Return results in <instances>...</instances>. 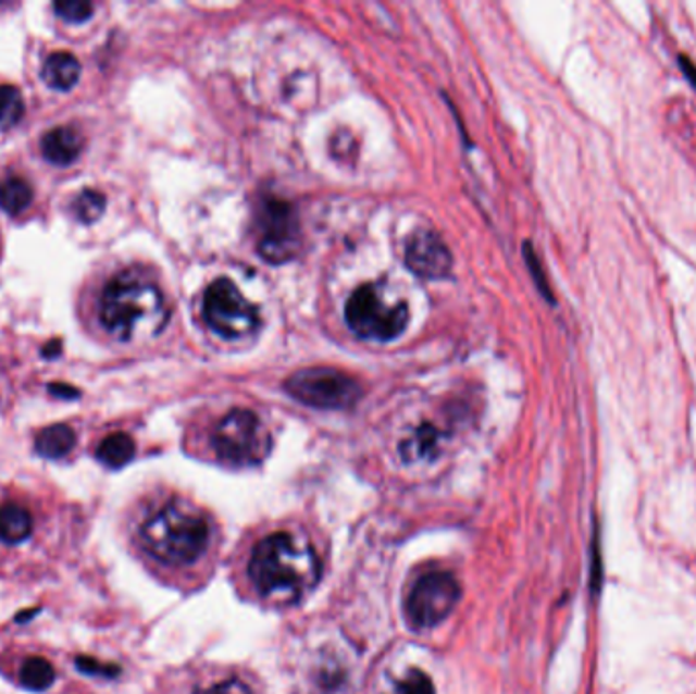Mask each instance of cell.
<instances>
[{"label":"cell","mask_w":696,"mask_h":694,"mask_svg":"<svg viewBox=\"0 0 696 694\" xmlns=\"http://www.w3.org/2000/svg\"><path fill=\"white\" fill-rule=\"evenodd\" d=\"M49 392L58 395V397H64V399H74V397H78L79 395L76 387H70V385H64V383H53V385H49Z\"/></svg>","instance_id":"obj_25"},{"label":"cell","mask_w":696,"mask_h":694,"mask_svg":"<svg viewBox=\"0 0 696 694\" xmlns=\"http://www.w3.org/2000/svg\"><path fill=\"white\" fill-rule=\"evenodd\" d=\"M194 694H254L253 689L237 677H228V679L214 680L207 686H198Z\"/></svg>","instance_id":"obj_22"},{"label":"cell","mask_w":696,"mask_h":694,"mask_svg":"<svg viewBox=\"0 0 696 694\" xmlns=\"http://www.w3.org/2000/svg\"><path fill=\"white\" fill-rule=\"evenodd\" d=\"M391 694H436L434 682L422 670H412L408 677L399 680Z\"/></svg>","instance_id":"obj_21"},{"label":"cell","mask_w":696,"mask_h":694,"mask_svg":"<svg viewBox=\"0 0 696 694\" xmlns=\"http://www.w3.org/2000/svg\"><path fill=\"white\" fill-rule=\"evenodd\" d=\"M62 352V345L55 340L53 345H49V347L44 348V355L48 357V359H53V357H58Z\"/></svg>","instance_id":"obj_26"},{"label":"cell","mask_w":696,"mask_h":694,"mask_svg":"<svg viewBox=\"0 0 696 694\" xmlns=\"http://www.w3.org/2000/svg\"><path fill=\"white\" fill-rule=\"evenodd\" d=\"M525 259H527V265L532 269V273H534V280H536V284H538L539 289H542V294L548 298V300H552V296H550V287L546 284V275H544V271H542V265H539L538 257L534 255L532 251V247L530 245H525Z\"/></svg>","instance_id":"obj_23"},{"label":"cell","mask_w":696,"mask_h":694,"mask_svg":"<svg viewBox=\"0 0 696 694\" xmlns=\"http://www.w3.org/2000/svg\"><path fill=\"white\" fill-rule=\"evenodd\" d=\"M53 11L58 13L60 18H64L65 23H86L92 13H95V4L92 2H82V0H65V2H55Z\"/></svg>","instance_id":"obj_20"},{"label":"cell","mask_w":696,"mask_h":694,"mask_svg":"<svg viewBox=\"0 0 696 694\" xmlns=\"http://www.w3.org/2000/svg\"><path fill=\"white\" fill-rule=\"evenodd\" d=\"M137 453L135 441L125 432H114L96 446V458L109 469H123Z\"/></svg>","instance_id":"obj_16"},{"label":"cell","mask_w":696,"mask_h":694,"mask_svg":"<svg viewBox=\"0 0 696 694\" xmlns=\"http://www.w3.org/2000/svg\"><path fill=\"white\" fill-rule=\"evenodd\" d=\"M104 210H107V196L98 189H82L72 205V212L84 224L98 221L104 214Z\"/></svg>","instance_id":"obj_18"},{"label":"cell","mask_w":696,"mask_h":694,"mask_svg":"<svg viewBox=\"0 0 696 694\" xmlns=\"http://www.w3.org/2000/svg\"><path fill=\"white\" fill-rule=\"evenodd\" d=\"M202 314L208 326L222 338L237 340L259 329V312L231 280H216L202 301Z\"/></svg>","instance_id":"obj_8"},{"label":"cell","mask_w":696,"mask_h":694,"mask_svg":"<svg viewBox=\"0 0 696 694\" xmlns=\"http://www.w3.org/2000/svg\"><path fill=\"white\" fill-rule=\"evenodd\" d=\"M345 318L357 336L387 343L406 331L410 312L406 301L389 300L380 284H366L348 298Z\"/></svg>","instance_id":"obj_4"},{"label":"cell","mask_w":696,"mask_h":694,"mask_svg":"<svg viewBox=\"0 0 696 694\" xmlns=\"http://www.w3.org/2000/svg\"><path fill=\"white\" fill-rule=\"evenodd\" d=\"M84 149V139L74 126H55L41 139V153L51 165L67 168L79 158Z\"/></svg>","instance_id":"obj_11"},{"label":"cell","mask_w":696,"mask_h":694,"mask_svg":"<svg viewBox=\"0 0 696 694\" xmlns=\"http://www.w3.org/2000/svg\"><path fill=\"white\" fill-rule=\"evenodd\" d=\"M212 448L226 464L251 467L270 455L271 436L254 411L233 410L214 427Z\"/></svg>","instance_id":"obj_5"},{"label":"cell","mask_w":696,"mask_h":694,"mask_svg":"<svg viewBox=\"0 0 696 694\" xmlns=\"http://www.w3.org/2000/svg\"><path fill=\"white\" fill-rule=\"evenodd\" d=\"M406 265L422 280H443L452 269V255L434 231H418L408 240Z\"/></svg>","instance_id":"obj_10"},{"label":"cell","mask_w":696,"mask_h":694,"mask_svg":"<svg viewBox=\"0 0 696 694\" xmlns=\"http://www.w3.org/2000/svg\"><path fill=\"white\" fill-rule=\"evenodd\" d=\"M257 247L265 261L287 263L300 252V219L294 206L279 198H263L257 208Z\"/></svg>","instance_id":"obj_7"},{"label":"cell","mask_w":696,"mask_h":694,"mask_svg":"<svg viewBox=\"0 0 696 694\" xmlns=\"http://www.w3.org/2000/svg\"><path fill=\"white\" fill-rule=\"evenodd\" d=\"M679 63H681L682 74L686 76V79L691 82V86L696 90V63L688 58V55H679Z\"/></svg>","instance_id":"obj_24"},{"label":"cell","mask_w":696,"mask_h":694,"mask_svg":"<svg viewBox=\"0 0 696 694\" xmlns=\"http://www.w3.org/2000/svg\"><path fill=\"white\" fill-rule=\"evenodd\" d=\"M98 320L114 340L135 343L158 336L170 320V310L153 280L139 271H125L104 285Z\"/></svg>","instance_id":"obj_2"},{"label":"cell","mask_w":696,"mask_h":694,"mask_svg":"<svg viewBox=\"0 0 696 694\" xmlns=\"http://www.w3.org/2000/svg\"><path fill=\"white\" fill-rule=\"evenodd\" d=\"M76 432L74 427L67 424H53V426L44 427L37 438H35V450L37 455L44 458H64L74 450L76 446Z\"/></svg>","instance_id":"obj_14"},{"label":"cell","mask_w":696,"mask_h":694,"mask_svg":"<svg viewBox=\"0 0 696 694\" xmlns=\"http://www.w3.org/2000/svg\"><path fill=\"white\" fill-rule=\"evenodd\" d=\"M55 668L44 656H29L16 668V680L23 689L33 693H44L55 682Z\"/></svg>","instance_id":"obj_15"},{"label":"cell","mask_w":696,"mask_h":694,"mask_svg":"<svg viewBox=\"0 0 696 694\" xmlns=\"http://www.w3.org/2000/svg\"><path fill=\"white\" fill-rule=\"evenodd\" d=\"M25 114L23 95L11 84H0V128L18 125Z\"/></svg>","instance_id":"obj_19"},{"label":"cell","mask_w":696,"mask_h":694,"mask_svg":"<svg viewBox=\"0 0 696 694\" xmlns=\"http://www.w3.org/2000/svg\"><path fill=\"white\" fill-rule=\"evenodd\" d=\"M287 394L320 410H345L355 406L363 387L357 379L333 367H312L294 373L285 383Z\"/></svg>","instance_id":"obj_6"},{"label":"cell","mask_w":696,"mask_h":694,"mask_svg":"<svg viewBox=\"0 0 696 694\" xmlns=\"http://www.w3.org/2000/svg\"><path fill=\"white\" fill-rule=\"evenodd\" d=\"M79 76H82V65L78 58L70 51L51 53L41 70L44 82L51 90H58V92L72 90L78 84Z\"/></svg>","instance_id":"obj_13"},{"label":"cell","mask_w":696,"mask_h":694,"mask_svg":"<svg viewBox=\"0 0 696 694\" xmlns=\"http://www.w3.org/2000/svg\"><path fill=\"white\" fill-rule=\"evenodd\" d=\"M460 600V584L450 572L436 570L418 579L406 599V619L412 630H430L452 614Z\"/></svg>","instance_id":"obj_9"},{"label":"cell","mask_w":696,"mask_h":694,"mask_svg":"<svg viewBox=\"0 0 696 694\" xmlns=\"http://www.w3.org/2000/svg\"><path fill=\"white\" fill-rule=\"evenodd\" d=\"M33 534V511L18 499L0 501V544L18 546Z\"/></svg>","instance_id":"obj_12"},{"label":"cell","mask_w":696,"mask_h":694,"mask_svg":"<svg viewBox=\"0 0 696 694\" xmlns=\"http://www.w3.org/2000/svg\"><path fill=\"white\" fill-rule=\"evenodd\" d=\"M135 537L159 565L186 567L207 550L210 521L196 505L172 497L142 513Z\"/></svg>","instance_id":"obj_3"},{"label":"cell","mask_w":696,"mask_h":694,"mask_svg":"<svg viewBox=\"0 0 696 694\" xmlns=\"http://www.w3.org/2000/svg\"><path fill=\"white\" fill-rule=\"evenodd\" d=\"M33 202L32 184L23 177H7L0 184V210L16 216L25 212Z\"/></svg>","instance_id":"obj_17"},{"label":"cell","mask_w":696,"mask_h":694,"mask_svg":"<svg viewBox=\"0 0 696 694\" xmlns=\"http://www.w3.org/2000/svg\"><path fill=\"white\" fill-rule=\"evenodd\" d=\"M322 574L312 544L294 532H275L254 546L249 577L259 595L275 603H298Z\"/></svg>","instance_id":"obj_1"}]
</instances>
